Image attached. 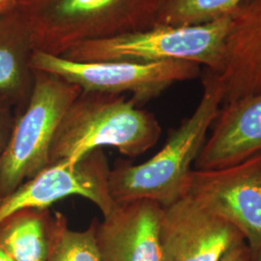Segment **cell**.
I'll list each match as a JSON object with an SVG mask.
<instances>
[{
  "mask_svg": "<svg viewBox=\"0 0 261 261\" xmlns=\"http://www.w3.org/2000/svg\"><path fill=\"white\" fill-rule=\"evenodd\" d=\"M203 92L194 112L172 130L163 148L148 161L133 166L118 161L109 174V190L115 204L152 200L162 207L182 196L187 180L224 103L220 76L206 69Z\"/></svg>",
  "mask_w": 261,
  "mask_h": 261,
  "instance_id": "cell-1",
  "label": "cell"
},
{
  "mask_svg": "<svg viewBox=\"0 0 261 261\" xmlns=\"http://www.w3.org/2000/svg\"><path fill=\"white\" fill-rule=\"evenodd\" d=\"M124 95L82 91L69 107L54 137L49 165H75L91 151L111 146L137 158L153 147L162 135L151 112Z\"/></svg>",
  "mask_w": 261,
  "mask_h": 261,
  "instance_id": "cell-2",
  "label": "cell"
},
{
  "mask_svg": "<svg viewBox=\"0 0 261 261\" xmlns=\"http://www.w3.org/2000/svg\"><path fill=\"white\" fill-rule=\"evenodd\" d=\"M159 0H22L34 49L63 56L71 47L153 28Z\"/></svg>",
  "mask_w": 261,
  "mask_h": 261,
  "instance_id": "cell-3",
  "label": "cell"
},
{
  "mask_svg": "<svg viewBox=\"0 0 261 261\" xmlns=\"http://www.w3.org/2000/svg\"><path fill=\"white\" fill-rule=\"evenodd\" d=\"M233 14V13H232ZM232 14L196 25H161L71 47L63 57L80 62L180 60L221 74Z\"/></svg>",
  "mask_w": 261,
  "mask_h": 261,
  "instance_id": "cell-4",
  "label": "cell"
},
{
  "mask_svg": "<svg viewBox=\"0 0 261 261\" xmlns=\"http://www.w3.org/2000/svg\"><path fill=\"white\" fill-rule=\"evenodd\" d=\"M34 72L27 107L14 123L0 164V200L24 180L50 167L49 149L56 130L82 88L57 75Z\"/></svg>",
  "mask_w": 261,
  "mask_h": 261,
  "instance_id": "cell-5",
  "label": "cell"
},
{
  "mask_svg": "<svg viewBox=\"0 0 261 261\" xmlns=\"http://www.w3.org/2000/svg\"><path fill=\"white\" fill-rule=\"evenodd\" d=\"M30 67L32 71L57 75L84 91L130 93L138 105L158 97L173 84L200 75V65L188 61L80 62L38 49L31 55Z\"/></svg>",
  "mask_w": 261,
  "mask_h": 261,
  "instance_id": "cell-6",
  "label": "cell"
},
{
  "mask_svg": "<svg viewBox=\"0 0 261 261\" xmlns=\"http://www.w3.org/2000/svg\"><path fill=\"white\" fill-rule=\"evenodd\" d=\"M232 225L254 257L261 251V152L239 164L193 169L183 194Z\"/></svg>",
  "mask_w": 261,
  "mask_h": 261,
  "instance_id": "cell-7",
  "label": "cell"
},
{
  "mask_svg": "<svg viewBox=\"0 0 261 261\" xmlns=\"http://www.w3.org/2000/svg\"><path fill=\"white\" fill-rule=\"evenodd\" d=\"M110 170L103 149L91 151L75 165L58 162L0 200V223L19 211L47 209L73 196L90 200L105 217L116 206L109 190Z\"/></svg>",
  "mask_w": 261,
  "mask_h": 261,
  "instance_id": "cell-8",
  "label": "cell"
},
{
  "mask_svg": "<svg viewBox=\"0 0 261 261\" xmlns=\"http://www.w3.org/2000/svg\"><path fill=\"white\" fill-rule=\"evenodd\" d=\"M160 242L164 261H219L245 240L232 225L182 195L163 207Z\"/></svg>",
  "mask_w": 261,
  "mask_h": 261,
  "instance_id": "cell-9",
  "label": "cell"
},
{
  "mask_svg": "<svg viewBox=\"0 0 261 261\" xmlns=\"http://www.w3.org/2000/svg\"><path fill=\"white\" fill-rule=\"evenodd\" d=\"M162 213L159 203L141 199L116 204L102 222L94 220L101 261H164Z\"/></svg>",
  "mask_w": 261,
  "mask_h": 261,
  "instance_id": "cell-10",
  "label": "cell"
},
{
  "mask_svg": "<svg viewBox=\"0 0 261 261\" xmlns=\"http://www.w3.org/2000/svg\"><path fill=\"white\" fill-rule=\"evenodd\" d=\"M260 152L261 93H257L224 103L194 166L225 168Z\"/></svg>",
  "mask_w": 261,
  "mask_h": 261,
  "instance_id": "cell-11",
  "label": "cell"
},
{
  "mask_svg": "<svg viewBox=\"0 0 261 261\" xmlns=\"http://www.w3.org/2000/svg\"><path fill=\"white\" fill-rule=\"evenodd\" d=\"M33 50L31 28L19 5L0 15V99L28 102L34 82L30 67Z\"/></svg>",
  "mask_w": 261,
  "mask_h": 261,
  "instance_id": "cell-12",
  "label": "cell"
},
{
  "mask_svg": "<svg viewBox=\"0 0 261 261\" xmlns=\"http://www.w3.org/2000/svg\"><path fill=\"white\" fill-rule=\"evenodd\" d=\"M53 236V214L27 209L0 223V248L13 261H47Z\"/></svg>",
  "mask_w": 261,
  "mask_h": 261,
  "instance_id": "cell-13",
  "label": "cell"
},
{
  "mask_svg": "<svg viewBox=\"0 0 261 261\" xmlns=\"http://www.w3.org/2000/svg\"><path fill=\"white\" fill-rule=\"evenodd\" d=\"M245 1L159 0L154 27H183L210 22L232 14Z\"/></svg>",
  "mask_w": 261,
  "mask_h": 261,
  "instance_id": "cell-14",
  "label": "cell"
},
{
  "mask_svg": "<svg viewBox=\"0 0 261 261\" xmlns=\"http://www.w3.org/2000/svg\"><path fill=\"white\" fill-rule=\"evenodd\" d=\"M47 261H101L95 239V223L84 230H72L60 212L53 214V236Z\"/></svg>",
  "mask_w": 261,
  "mask_h": 261,
  "instance_id": "cell-15",
  "label": "cell"
},
{
  "mask_svg": "<svg viewBox=\"0 0 261 261\" xmlns=\"http://www.w3.org/2000/svg\"><path fill=\"white\" fill-rule=\"evenodd\" d=\"M10 105L11 103L0 99V164L15 123L12 120Z\"/></svg>",
  "mask_w": 261,
  "mask_h": 261,
  "instance_id": "cell-16",
  "label": "cell"
},
{
  "mask_svg": "<svg viewBox=\"0 0 261 261\" xmlns=\"http://www.w3.org/2000/svg\"><path fill=\"white\" fill-rule=\"evenodd\" d=\"M219 261H253L252 252L246 242L228 250Z\"/></svg>",
  "mask_w": 261,
  "mask_h": 261,
  "instance_id": "cell-17",
  "label": "cell"
},
{
  "mask_svg": "<svg viewBox=\"0 0 261 261\" xmlns=\"http://www.w3.org/2000/svg\"><path fill=\"white\" fill-rule=\"evenodd\" d=\"M19 2L20 0H0V15L17 9Z\"/></svg>",
  "mask_w": 261,
  "mask_h": 261,
  "instance_id": "cell-18",
  "label": "cell"
},
{
  "mask_svg": "<svg viewBox=\"0 0 261 261\" xmlns=\"http://www.w3.org/2000/svg\"><path fill=\"white\" fill-rule=\"evenodd\" d=\"M0 261H13L2 248H0Z\"/></svg>",
  "mask_w": 261,
  "mask_h": 261,
  "instance_id": "cell-19",
  "label": "cell"
},
{
  "mask_svg": "<svg viewBox=\"0 0 261 261\" xmlns=\"http://www.w3.org/2000/svg\"><path fill=\"white\" fill-rule=\"evenodd\" d=\"M253 261H261V251L253 257Z\"/></svg>",
  "mask_w": 261,
  "mask_h": 261,
  "instance_id": "cell-20",
  "label": "cell"
},
{
  "mask_svg": "<svg viewBox=\"0 0 261 261\" xmlns=\"http://www.w3.org/2000/svg\"><path fill=\"white\" fill-rule=\"evenodd\" d=\"M20 1H22V0H20Z\"/></svg>",
  "mask_w": 261,
  "mask_h": 261,
  "instance_id": "cell-21",
  "label": "cell"
}]
</instances>
